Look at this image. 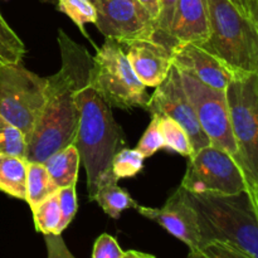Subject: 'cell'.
Masks as SVG:
<instances>
[{
  "mask_svg": "<svg viewBox=\"0 0 258 258\" xmlns=\"http://www.w3.org/2000/svg\"><path fill=\"white\" fill-rule=\"evenodd\" d=\"M62 64L47 77L45 103L27 146V161L44 163L52 154L75 144L80 110L77 92L90 81L92 55L67 33L58 30Z\"/></svg>",
  "mask_w": 258,
  "mask_h": 258,
  "instance_id": "1",
  "label": "cell"
},
{
  "mask_svg": "<svg viewBox=\"0 0 258 258\" xmlns=\"http://www.w3.org/2000/svg\"><path fill=\"white\" fill-rule=\"evenodd\" d=\"M80 110L75 145L87 174L88 198L93 201L98 189L117 183L112 173V159L126 148L125 134L116 122L112 107L96 92L90 81L77 92Z\"/></svg>",
  "mask_w": 258,
  "mask_h": 258,
  "instance_id": "2",
  "label": "cell"
},
{
  "mask_svg": "<svg viewBox=\"0 0 258 258\" xmlns=\"http://www.w3.org/2000/svg\"><path fill=\"white\" fill-rule=\"evenodd\" d=\"M184 194L197 216L202 246L223 242L258 258V203L248 191L197 194L184 189Z\"/></svg>",
  "mask_w": 258,
  "mask_h": 258,
  "instance_id": "3",
  "label": "cell"
},
{
  "mask_svg": "<svg viewBox=\"0 0 258 258\" xmlns=\"http://www.w3.org/2000/svg\"><path fill=\"white\" fill-rule=\"evenodd\" d=\"M209 34L199 47L233 75L258 73V24L228 0H207Z\"/></svg>",
  "mask_w": 258,
  "mask_h": 258,
  "instance_id": "4",
  "label": "cell"
},
{
  "mask_svg": "<svg viewBox=\"0 0 258 258\" xmlns=\"http://www.w3.org/2000/svg\"><path fill=\"white\" fill-rule=\"evenodd\" d=\"M226 98L237 145L236 163L258 203V73L234 75L226 87Z\"/></svg>",
  "mask_w": 258,
  "mask_h": 258,
  "instance_id": "5",
  "label": "cell"
},
{
  "mask_svg": "<svg viewBox=\"0 0 258 258\" xmlns=\"http://www.w3.org/2000/svg\"><path fill=\"white\" fill-rule=\"evenodd\" d=\"M92 60L90 83L103 101L121 110L133 107L146 110L150 98L148 87L134 72L121 43L106 38L102 47H96Z\"/></svg>",
  "mask_w": 258,
  "mask_h": 258,
  "instance_id": "6",
  "label": "cell"
},
{
  "mask_svg": "<svg viewBox=\"0 0 258 258\" xmlns=\"http://www.w3.org/2000/svg\"><path fill=\"white\" fill-rule=\"evenodd\" d=\"M45 87L47 77L22 62L0 67V116L19 128L27 143L44 107Z\"/></svg>",
  "mask_w": 258,
  "mask_h": 258,
  "instance_id": "7",
  "label": "cell"
},
{
  "mask_svg": "<svg viewBox=\"0 0 258 258\" xmlns=\"http://www.w3.org/2000/svg\"><path fill=\"white\" fill-rule=\"evenodd\" d=\"M180 186L197 194L248 191L243 173L233 156L213 145L201 149L189 158Z\"/></svg>",
  "mask_w": 258,
  "mask_h": 258,
  "instance_id": "8",
  "label": "cell"
},
{
  "mask_svg": "<svg viewBox=\"0 0 258 258\" xmlns=\"http://www.w3.org/2000/svg\"><path fill=\"white\" fill-rule=\"evenodd\" d=\"M179 72L199 125L209 139L211 145L227 151L236 160L237 145L232 134L226 90L211 87L186 71L179 70Z\"/></svg>",
  "mask_w": 258,
  "mask_h": 258,
  "instance_id": "9",
  "label": "cell"
},
{
  "mask_svg": "<svg viewBox=\"0 0 258 258\" xmlns=\"http://www.w3.org/2000/svg\"><path fill=\"white\" fill-rule=\"evenodd\" d=\"M97 29L121 44L154 38L155 20L139 0H95Z\"/></svg>",
  "mask_w": 258,
  "mask_h": 258,
  "instance_id": "10",
  "label": "cell"
},
{
  "mask_svg": "<svg viewBox=\"0 0 258 258\" xmlns=\"http://www.w3.org/2000/svg\"><path fill=\"white\" fill-rule=\"evenodd\" d=\"M146 111L168 116L179 123L188 134L194 153L211 145L209 139L202 130L198 117L190 100L186 96L181 82L180 72L175 66H171L165 80L155 87L149 98Z\"/></svg>",
  "mask_w": 258,
  "mask_h": 258,
  "instance_id": "11",
  "label": "cell"
},
{
  "mask_svg": "<svg viewBox=\"0 0 258 258\" xmlns=\"http://www.w3.org/2000/svg\"><path fill=\"white\" fill-rule=\"evenodd\" d=\"M136 211L163 227L171 236L184 242L190 251L201 248L202 237L197 216L186 201L181 186L169 197L161 208H150L139 204Z\"/></svg>",
  "mask_w": 258,
  "mask_h": 258,
  "instance_id": "12",
  "label": "cell"
},
{
  "mask_svg": "<svg viewBox=\"0 0 258 258\" xmlns=\"http://www.w3.org/2000/svg\"><path fill=\"white\" fill-rule=\"evenodd\" d=\"M127 47V57L134 72L146 87H158L168 76L173 66L175 45L160 39H138L123 44Z\"/></svg>",
  "mask_w": 258,
  "mask_h": 258,
  "instance_id": "13",
  "label": "cell"
},
{
  "mask_svg": "<svg viewBox=\"0 0 258 258\" xmlns=\"http://www.w3.org/2000/svg\"><path fill=\"white\" fill-rule=\"evenodd\" d=\"M173 64L178 70L191 73L206 85L226 90L234 77L216 57L193 43H179L174 48Z\"/></svg>",
  "mask_w": 258,
  "mask_h": 258,
  "instance_id": "14",
  "label": "cell"
},
{
  "mask_svg": "<svg viewBox=\"0 0 258 258\" xmlns=\"http://www.w3.org/2000/svg\"><path fill=\"white\" fill-rule=\"evenodd\" d=\"M209 34V19L207 0H178L171 38L176 43L202 44Z\"/></svg>",
  "mask_w": 258,
  "mask_h": 258,
  "instance_id": "15",
  "label": "cell"
},
{
  "mask_svg": "<svg viewBox=\"0 0 258 258\" xmlns=\"http://www.w3.org/2000/svg\"><path fill=\"white\" fill-rule=\"evenodd\" d=\"M42 164L58 189L77 183L81 159L75 144L55 151Z\"/></svg>",
  "mask_w": 258,
  "mask_h": 258,
  "instance_id": "16",
  "label": "cell"
},
{
  "mask_svg": "<svg viewBox=\"0 0 258 258\" xmlns=\"http://www.w3.org/2000/svg\"><path fill=\"white\" fill-rule=\"evenodd\" d=\"M28 161L17 156L0 155V191L25 201Z\"/></svg>",
  "mask_w": 258,
  "mask_h": 258,
  "instance_id": "17",
  "label": "cell"
},
{
  "mask_svg": "<svg viewBox=\"0 0 258 258\" xmlns=\"http://www.w3.org/2000/svg\"><path fill=\"white\" fill-rule=\"evenodd\" d=\"M57 191V185L49 176L45 166L42 163L28 161L25 202L29 204L30 209L35 208L38 204Z\"/></svg>",
  "mask_w": 258,
  "mask_h": 258,
  "instance_id": "18",
  "label": "cell"
},
{
  "mask_svg": "<svg viewBox=\"0 0 258 258\" xmlns=\"http://www.w3.org/2000/svg\"><path fill=\"white\" fill-rule=\"evenodd\" d=\"M93 201L97 202L102 211L112 219L120 218L126 209H136L139 203L134 201L128 191L117 185V183H108L98 189Z\"/></svg>",
  "mask_w": 258,
  "mask_h": 258,
  "instance_id": "19",
  "label": "cell"
},
{
  "mask_svg": "<svg viewBox=\"0 0 258 258\" xmlns=\"http://www.w3.org/2000/svg\"><path fill=\"white\" fill-rule=\"evenodd\" d=\"M27 48L0 13V67L23 62Z\"/></svg>",
  "mask_w": 258,
  "mask_h": 258,
  "instance_id": "20",
  "label": "cell"
},
{
  "mask_svg": "<svg viewBox=\"0 0 258 258\" xmlns=\"http://www.w3.org/2000/svg\"><path fill=\"white\" fill-rule=\"evenodd\" d=\"M32 212L35 229L38 232L44 236L45 234H59L58 227L60 222V211L57 193L38 204L35 208L32 209Z\"/></svg>",
  "mask_w": 258,
  "mask_h": 258,
  "instance_id": "21",
  "label": "cell"
},
{
  "mask_svg": "<svg viewBox=\"0 0 258 258\" xmlns=\"http://www.w3.org/2000/svg\"><path fill=\"white\" fill-rule=\"evenodd\" d=\"M156 115H159V113H156ZM159 117H160V128L165 149L175 151V153L180 154L188 159L190 158L194 151L185 130L176 121L168 117V116L159 115Z\"/></svg>",
  "mask_w": 258,
  "mask_h": 258,
  "instance_id": "22",
  "label": "cell"
},
{
  "mask_svg": "<svg viewBox=\"0 0 258 258\" xmlns=\"http://www.w3.org/2000/svg\"><path fill=\"white\" fill-rule=\"evenodd\" d=\"M57 8L59 12L64 13L72 22L77 25L86 38H88L85 25L88 23H96V7L91 0H57Z\"/></svg>",
  "mask_w": 258,
  "mask_h": 258,
  "instance_id": "23",
  "label": "cell"
},
{
  "mask_svg": "<svg viewBox=\"0 0 258 258\" xmlns=\"http://www.w3.org/2000/svg\"><path fill=\"white\" fill-rule=\"evenodd\" d=\"M27 139L22 131L0 116V155L17 156L27 160Z\"/></svg>",
  "mask_w": 258,
  "mask_h": 258,
  "instance_id": "24",
  "label": "cell"
},
{
  "mask_svg": "<svg viewBox=\"0 0 258 258\" xmlns=\"http://www.w3.org/2000/svg\"><path fill=\"white\" fill-rule=\"evenodd\" d=\"M144 158L136 149L123 148L113 156L112 173L117 180L123 178H133L144 168Z\"/></svg>",
  "mask_w": 258,
  "mask_h": 258,
  "instance_id": "25",
  "label": "cell"
},
{
  "mask_svg": "<svg viewBox=\"0 0 258 258\" xmlns=\"http://www.w3.org/2000/svg\"><path fill=\"white\" fill-rule=\"evenodd\" d=\"M178 0H158V15L155 19L156 33L154 37L171 45L178 43L171 38V25Z\"/></svg>",
  "mask_w": 258,
  "mask_h": 258,
  "instance_id": "26",
  "label": "cell"
},
{
  "mask_svg": "<svg viewBox=\"0 0 258 258\" xmlns=\"http://www.w3.org/2000/svg\"><path fill=\"white\" fill-rule=\"evenodd\" d=\"M161 149H165V144H164V138L160 128V117L156 113H153L150 123L144 135L141 136L140 141L136 146V150L146 159L153 156Z\"/></svg>",
  "mask_w": 258,
  "mask_h": 258,
  "instance_id": "27",
  "label": "cell"
},
{
  "mask_svg": "<svg viewBox=\"0 0 258 258\" xmlns=\"http://www.w3.org/2000/svg\"><path fill=\"white\" fill-rule=\"evenodd\" d=\"M76 186H77V183L72 184L70 186H66V188L58 189L57 191L60 211V222L59 227H58L59 234L70 226L71 222L75 218L76 213H77L78 202L77 194H76Z\"/></svg>",
  "mask_w": 258,
  "mask_h": 258,
  "instance_id": "28",
  "label": "cell"
},
{
  "mask_svg": "<svg viewBox=\"0 0 258 258\" xmlns=\"http://www.w3.org/2000/svg\"><path fill=\"white\" fill-rule=\"evenodd\" d=\"M199 251L203 252L209 258H253L244 253L243 251L238 249L237 247L217 241L204 243L199 248Z\"/></svg>",
  "mask_w": 258,
  "mask_h": 258,
  "instance_id": "29",
  "label": "cell"
},
{
  "mask_svg": "<svg viewBox=\"0 0 258 258\" xmlns=\"http://www.w3.org/2000/svg\"><path fill=\"white\" fill-rule=\"evenodd\" d=\"M123 251L112 236L103 233L93 244L92 258H122Z\"/></svg>",
  "mask_w": 258,
  "mask_h": 258,
  "instance_id": "30",
  "label": "cell"
},
{
  "mask_svg": "<svg viewBox=\"0 0 258 258\" xmlns=\"http://www.w3.org/2000/svg\"><path fill=\"white\" fill-rule=\"evenodd\" d=\"M48 258H76L71 253L60 234H45Z\"/></svg>",
  "mask_w": 258,
  "mask_h": 258,
  "instance_id": "31",
  "label": "cell"
},
{
  "mask_svg": "<svg viewBox=\"0 0 258 258\" xmlns=\"http://www.w3.org/2000/svg\"><path fill=\"white\" fill-rule=\"evenodd\" d=\"M242 14L258 24V0H228Z\"/></svg>",
  "mask_w": 258,
  "mask_h": 258,
  "instance_id": "32",
  "label": "cell"
},
{
  "mask_svg": "<svg viewBox=\"0 0 258 258\" xmlns=\"http://www.w3.org/2000/svg\"><path fill=\"white\" fill-rule=\"evenodd\" d=\"M139 2L143 4V7L148 10L149 14L155 20L156 15H158V0H139Z\"/></svg>",
  "mask_w": 258,
  "mask_h": 258,
  "instance_id": "33",
  "label": "cell"
},
{
  "mask_svg": "<svg viewBox=\"0 0 258 258\" xmlns=\"http://www.w3.org/2000/svg\"><path fill=\"white\" fill-rule=\"evenodd\" d=\"M122 258H155V257H154L153 254L144 253V252L127 251V252H123Z\"/></svg>",
  "mask_w": 258,
  "mask_h": 258,
  "instance_id": "34",
  "label": "cell"
},
{
  "mask_svg": "<svg viewBox=\"0 0 258 258\" xmlns=\"http://www.w3.org/2000/svg\"><path fill=\"white\" fill-rule=\"evenodd\" d=\"M186 258H209V257H207L206 254H204L202 251H199V249H194V251L189 252L188 257Z\"/></svg>",
  "mask_w": 258,
  "mask_h": 258,
  "instance_id": "35",
  "label": "cell"
},
{
  "mask_svg": "<svg viewBox=\"0 0 258 258\" xmlns=\"http://www.w3.org/2000/svg\"><path fill=\"white\" fill-rule=\"evenodd\" d=\"M42 3H48V4H57V0H40ZM95 4V0H91Z\"/></svg>",
  "mask_w": 258,
  "mask_h": 258,
  "instance_id": "36",
  "label": "cell"
}]
</instances>
